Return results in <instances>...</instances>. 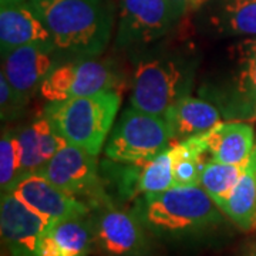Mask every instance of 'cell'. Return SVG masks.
Instances as JSON below:
<instances>
[{
  "label": "cell",
  "instance_id": "1",
  "mask_svg": "<svg viewBox=\"0 0 256 256\" xmlns=\"http://www.w3.org/2000/svg\"><path fill=\"white\" fill-rule=\"evenodd\" d=\"M52 34L57 52L97 56L110 42L114 4L110 0H28Z\"/></svg>",
  "mask_w": 256,
  "mask_h": 256
},
{
  "label": "cell",
  "instance_id": "2",
  "mask_svg": "<svg viewBox=\"0 0 256 256\" xmlns=\"http://www.w3.org/2000/svg\"><path fill=\"white\" fill-rule=\"evenodd\" d=\"M220 210L201 185H195L146 194L137 214L148 230L165 236L210 228L222 220Z\"/></svg>",
  "mask_w": 256,
  "mask_h": 256
},
{
  "label": "cell",
  "instance_id": "3",
  "mask_svg": "<svg viewBox=\"0 0 256 256\" xmlns=\"http://www.w3.org/2000/svg\"><path fill=\"white\" fill-rule=\"evenodd\" d=\"M121 97L114 90L50 102L44 117L72 146L97 156L101 152L118 112Z\"/></svg>",
  "mask_w": 256,
  "mask_h": 256
},
{
  "label": "cell",
  "instance_id": "4",
  "mask_svg": "<svg viewBox=\"0 0 256 256\" xmlns=\"http://www.w3.org/2000/svg\"><path fill=\"white\" fill-rule=\"evenodd\" d=\"M171 140V130L162 116L131 107L111 130L104 152L116 162L142 165L168 148Z\"/></svg>",
  "mask_w": 256,
  "mask_h": 256
},
{
  "label": "cell",
  "instance_id": "5",
  "mask_svg": "<svg viewBox=\"0 0 256 256\" xmlns=\"http://www.w3.org/2000/svg\"><path fill=\"white\" fill-rule=\"evenodd\" d=\"M191 82L182 64L174 58H146L136 67L130 104L132 108L162 116L175 101L188 96Z\"/></svg>",
  "mask_w": 256,
  "mask_h": 256
},
{
  "label": "cell",
  "instance_id": "6",
  "mask_svg": "<svg viewBox=\"0 0 256 256\" xmlns=\"http://www.w3.org/2000/svg\"><path fill=\"white\" fill-rule=\"evenodd\" d=\"M94 245L104 256H144L150 249L146 226L136 212L102 202L92 218Z\"/></svg>",
  "mask_w": 256,
  "mask_h": 256
},
{
  "label": "cell",
  "instance_id": "7",
  "mask_svg": "<svg viewBox=\"0 0 256 256\" xmlns=\"http://www.w3.org/2000/svg\"><path fill=\"white\" fill-rule=\"evenodd\" d=\"M116 76L107 63L86 58L58 64L42 82L38 92L48 102L114 90Z\"/></svg>",
  "mask_w": 256,
  "mask_h": 256
},
{
  "label": "cell",
  "instance_id": "8",
  "mask_svg": "<svg viewBox=\"0 0 256 256\" xmlns=\"http://www.w3.org/2000/svg\"><path fill=\"white\" fill-rule=\"evenodd\" d=\"M116 46L151 43L165 36L178 20L170 0H120Z\"/></svg>",
  "mask_w": 256,
  "mask_h": 256
},
{
  "label": "cell",
  "instance_id": "9",
  "mask_svg": "<svg viewBox=\"0 0 256 256\" xmlns=\"http://www.w3.org/2000/svg\"><path fill=\"white\" fill-rule=\"evenodd\" d=\"M38 174L76 198L86 196L94 202L107 201L98 178L96 156L78 146H64Z\"/></svg>",
  "mask_w": 256,
  "mask_h": 256
},
{
  "label": "cell",
  "instance_id": "10",
  "mask_svg": "<svg viewBox=\"0 0 256 256\" xmlns=\"http://www.w3.org/2000/svg\"><path fill=\"white\" fill-rule=\"evenodd\" d=\"M9 192L48 224L87 216L90 212L87 204L62 191L38 172L22 176Z\"/></svg>",
  "mask_w": 256,
  "mask_h": 256
},
{
  "label": "cell",
  "instance_id": "11",
  "mask_svg": "<svg viewBox=\"0 0 256 256\" xmlns=\"http://www.w3.org/2000/svg\"><path fill=\"white\" fill-rule=\"evenodd\" d=\"M52 224L12 192H2V239L12 256H37L40 240Z\"/></svg>",
  "mask_w": 256,
  "mask_h": 256
},
{
  "label": "cell",
  "instance_id": "12",
  "mask_svg": "<svg viewBox=\"0 0 256 256\" xmlns=\"http://www.w3.org/2000/svg\"><path fill=\"white\" fill-rule=\"evenodd\" d=\"M56 52L48 44H28L2 56V73L23 102L40 88L47 76L58 66Z\"/></svg>",
  "mask_w": 256,
  "mask_h": 256
},
{
  "label": "cell",
  "instance_id": "13",
  "mask_svg": "<svg viewBox=\"0 0 256 256\" xmlns=\"http://www.w3.org/2000/svg\"><path fill=\"white\" fill-rule=\"evenodd\" d=\"M28 44L53 46L52 34L28 0L2 3L0 6L2 56L18 47L28 46Z\"/></svg>",
  "mask_w": 256,
  "mask_h": 256
},
{
  "label": "cell",
  "instance_id": "14",
  "mask_svg": "<svg viewBox=\"0 0 256 256\" xmlns=\"http://www.w3.org/2000/svg\"><path fill=\"white\" fill-rule=\"evenodd\" d=\"M20 156L22 176L36 174L68 142L54 128L47 117L36 120L30 126L16 131Z\"/></svg>",
  "mask_w": 256,
  "mask_h": 256
},
{
  "label": "cell",
  "instance_id": "15",
  "mask_svg": "<svg viewBox=\"0 0 256 256\" xmlns=\"http://www.w3.org/2000/svg\"><path fill=\"white\" fill-rule=\"evenodd\" d=\"M212 160L225 164H246L255 148V130L250 124L228 121L202 132Z\"/></svg>",
  "mask_w": 256,
  "mask_h": 256
},
{
  "label": "cell",
  "instance_id": "16",
  "mask_svg": "<svg viewBox=\"0 0 256 256\" xmlns=\"http://www.w3.org/2000/svg\"><path fill=\"white\" fill-rule=\"evenodd\" d=\"M236 73L234 88L226 106L229 116L256 118V36L249 37L235 47Z\"/></svg>",
  "mask_w": 256,
  "mask_h": 256
},
{
  "label": "cell",
  "instance_id": "17",
  "mask_svg": "<svg viewBox=\"0 0 256 256\" xmlns=\"http://www.w3.org/2000/svg\"><path fill=\"white\" fill-rule=\"evenodd\" d=\"M174 140L202 134L220 122V111L210 101L185 96L164 114Z\"/></svg>",
  "mask_w": 256,
  "mask_h": 256
},
{
  "label": "cell",
  "instance_id": "18",
  "mask_svg": "<svg viewBox=\"0 0 256 256\" xmlns=\"http://www.w3.org/2000/svg\"><path fill=\"white\" fill-rule=\"evenodd\" d=\"M220 210L244 230L254 228L256 224V146L244 174Z\"/></svg>",
  "mask_w": 256,
  "mask_h": 256
},
{
  "label": "cell",
  "instance_id": "19",
  "mask_svg": "<svg viewBox=\"0 0 256 256\" xmlns=\"http://www.w3.org/2000/svg\"><path fill=\"white\" fill-rule=\"evenodd\" d=\"M210 154L202 134L181 140L171 146L174 186H195L201 182V172L205 164V156Z\"/></svg>",
  "mask_w": 256,
  "mask_h": 256
},
{
  "label": "cell",
  "instance_id": "20",
  "mask_svg": "<svg viewBox=\"0 0 256 256\" xmlns=\"http://www.w3.org/2000/svg\"><path fill=\"white\" fill-rule=\"evenodd\" d=\"M63 256H88L94 245L92 220L87 216L58 220L48 226Z\"/></svg>",
  "mask_w": 256,
  "mask_h": 256
},
{
  "label": "cell",
  "instance_id": "21",
  "mask_svg": "<svg viewBox=\"0 0 256 256\" xmlns=\"http://www.w3.org/2000/svg\"><path fill=\"white\" fill-rule=\"evenodd\" d=\"M246 164H225L215 160L208 161L201 172V185L212 201L222 208L228 201L239 178L245 171Z\"/></svg>",
  "mask_w": 256,
  "mask_h": 256
},
{
  "label": "cell",
  "instance_id": "22",
  "mask_svg": "<svg viewBox=\"0 0 256 256\" xmlns=\"http://www.w3.org/2000/svg\"><path fill=\"white\" fill-rule=\"evenodd\" d=\"M216 24L222 32L238 36H256V0H226Z\"/></svg>",
  "mask_w": 256,
  "mask_h": 256
},
{
  "label": "cell",
  "instance_id": "23",
  "mask_svg": "<svg viewBox=\"0 0 256 256\" xmlns=\"http://www.w3.org/2000/svg\"><path fill=\"white\" fill-rule=\"evenodd\" d=\"M174 186L171 146L165 148L152 160L141 165L137 178V191L141 194H158Z\"/></svg>",
  "mask_w": 256,
  "mask_h": 256
},
{
  "label": "cell",
  "instance_id": "24",
  "mask_svg": "<svg viewBox=\"0 0 256 256\" xmlns=\"http://www.w3.org/2000/svg\"><path fill=\"white\" fill-rule=\"evenodd\" d=\"M22 178V156L14 131H4L0 140V185L9 192Z\"/></svg>",
  "mask_w": 256,
  "mask_h": 256
},
{
  "label": "cell",
  "instance_id": "25",
  "mask_svg": "<svg viewBox=\"0 0 256 256\" xmlns=\"http://www.w3.org/2000/svg\"><path fill=\"white\" fill-rule=\"evenodd\" d=\"M24 102L18 98L16 92H13L10 82H8L6 76L0 74V108H2V118H10V116L16 114L18 110Z\"/></svg>",
  "mask_w": 256,
  "mask_h": 256
},
{
  "label": "cell",
  "instance_id": "26",
  "mask_svg": "<svg viewBox=\"0 0 256 256\" xmlns=\"http://www.w3.org/2000/svg\"><path fill=\"white\" fill-rule=\"evenodd\" d=\"M170 3H171L172 9H174V12L176 13V16L181 18L184 13L188 10V8H190L191 0H170Z\"/></svg>",
  "mask_w": 256,
  "mask_h": 256
},
{
  "label": "cell",
  "instance_id": "27",
  "mask_svg": "<svg viewBox=\"0 0 256 256\" xmlns=\"http://www.w3.org/2000/svg\"><path fill=\"white\" fill-rule=\"evenodd\" d=\"M12 2H26V0H2V3H12Z\"/></svg>",
  "mask_w": 256,
  "mask_h": 256
},
{
  "label": "cell",
  "instance_id": "28",
  "mask_svg": "<svg viewBox=\"0 0 256 256\" xmlns=\"http://www.w3.org/2000/svg\"><path fill=\"white\" fill-rule=\"evenodd\" d=\"M255 256H256V255H255Z\"/></svg>",
  "mask_w": 256,
  "mask_h": 256
}]
</instances>
